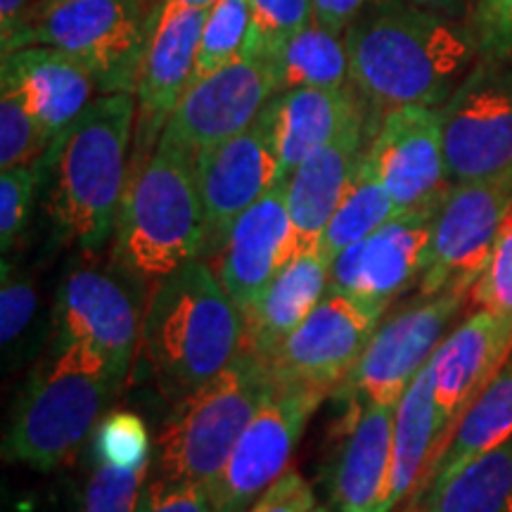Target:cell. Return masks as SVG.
I'll return each instance as SVG.
<instances>
[{
    "label": "cell",
    "mask_w": 512,
    "mask_h": 512,
    "mask_svg": "<svg viewBox=\"0 0 512 512\" xmlns=\"http://www.w3.org/2000/svg\"><path fill=\"white\" fill-rule=\"evenodd\" d=\"M351 86L375 107H444L479 60L470 24L408 0L370 5L344 34Z\"/></svg>",
    "instance_id": "1"
},
{
    "label": "cell",
    "mask_w": 512,
    "mask_h": 512,
    "mask_svg": "<svg viewBox=\"0 0 512 512\" xmlns=\"http://www.w3.org/2000/svg\"><path fill=\"white\" fill-rule=\"evenodd\" d=\"M136 119V95H100L46 152L53 169L48 211L57 238L86 256H100L112 245L131 174Z\"/></svg>",
    "instance_id": "2"
},
{
    "label": "cell",
    "mask_w": 512,
    "mask_h": 512,
    "mask_svg": "<svg viewBox=\"0 0 512 512\" xmlns=\"http://www.w3.org/2000/svg\"><path fill=\"white\" fill-rule=\"evenodd\" d=\"M245 313L207 259L157 280L145 297L140 351L171 401L221 375L245 351Z\"/></svg>",
    "instance_id": "3"
},
{
    "label": "cell",
    "mask_w": 512,
    "mask_h": 512,
    "mask_svg": "<svg viewBox=\"0 0 512 512\" xmlns=\"http://www.w3.org/2000/svg\"><path fill=\"white\" fill-rule=\"evenodd\" d=\"M124 382L86 344L53 342L17 396L3 458L38 472L72 463L112 408Z\"/></svg>",
    "instance_id": "4"
},
{
    "label": "cell",
    "mask_w": 512,
    "mask_h": 512,
    "mask_svg": "<svg viewBox=\"0 0 512 512\" xmlns=\"http://www.w3.org/2000/svg\"><path fill=\"white\" fill-rule=\"evenodd\" d=\"M204 204L197 155L159 138L145 162L131 166L110 259L145 287L202 256Z\"/></svg>",
    "instance_id": "5"
},
{
    "label": "cell",
    "mask_w": 512,
    "mask_h": 512,
    "mask_svg": "<svg viewBox=\"0 0 512 512\" xmlns=\"http://www.w3.org/2000/svg\"><path fill=\"white\" fill-rule=\"evenodd\" d=\"M275 382L266 363L245 349L214 380L181 396L152 441L150 477L214 484Z\"/></svg>",
    "instance_id": "6"
},
{
    "label": "cell",
    "mask_w": 512,
    "mask_h": 512,
    "mask_svg": "<svg viewBox=\"0 0 512 512\" xmlns=\"http://www.w3.org/2000/svg\"><path fill=\"white\" fill-rule=\"evenodd\" d=\"M157 8H150L147 0H64L43 5L5 38L3 55L27 46L60 48L93 74L100 95H136Z\"/></svg>",
    "instance_id": "7"
},
{
    "label": "cell",
    "mask_w": 512,
    "mask_h": 512,
    "mask_svg": "<svg viewBox=\"0 0 512 512\" xmlns=\"http://www.w3.org/2000/svg\"><path fill=\"white\" fill-rule=\"evenodd\" d=\"M143 283L98 256L83 254L62 275L53 304V342L86 344L100 354L112 373L126 382L143 332Z\"/></svg>",
    "instance_id": "8"
},
{
    "label": "cell",
    "mask_w": 512,
    "mask_h": 512,
    "mask_svg": "<svg viewBox=\"0 0 512 512\" xmlns=\"http://www.w3.org/2000/svg\"><path fill=\"white\" fill-rule=\"evenodd\" d=\"M470 290L446 287L418 294L380 320L366 351L330 396L344 403L396 406L403 392L432 361Z\"/></svg>",
    "instance_id": "9"
},
{
    "label": "cell",
    "mask_w": 512,
    "mask_h": 512,
    "mask_svg": "<svg viewBox=\"0 0 512 512\" xmlns=\"http://www.w3.org/2000/svg\"><path fill=\"white\" fill-rule=\"evenodd\" d=\"M512 209V164L498 174L451 183L434 216L418 294L472 290Z\"/></svg>",
    "instance_id": "10"
},
{
    "label": "cell",
    "mask_w": 512,
    "mask_h": 512,
    "mask_svg": "<svg viewBox=\"0 0 512 512\" xmlns=\"http://www.w3.org/2000/svg\"><path fill=\"white\" fill-rule=\"evenodd\" d=\"M448 181L463 183L512 164V60L479 57L441 107Z\"/></svg>",
    "instance_id": "11"
},
{
    "label": "cell",
    "mask_w": 512,
    "mask_h": 512,
    "mask_svg": "<svg viewBox=\"0 0 512 512\" xmlns=\"http://www.w3.org/2000/svg\"><path fill=\"white\" fill-rule=\"evenodd\" d=\"M384 318L377 306L328 290L268 363L278 387H306L330 396L366 351Z\"/></svg>",
    "instance_id": "12"
},
{
    "label": "cell",
    "mask_w": 512,
    "mask_h": 512,
    "mask_svg": "<svg viewBox=\"0 0 512 512\" xmlns=\"http://www.w3.org/2000/svg\"><path fill=\"white\" fill-rule=\"evenodd\" d=\"M328 396L306 387H278L242 434L226 467L209 486L214 512H247L290 470L311 415Z\"/></svg>",
    "instance_id": "13"
},
{
    "label": "cell",
    "mask_w": 512,
    "mask_h": 512,
    "mask_svg": "<svg viewBox=\"0 0 512 512\" xmlns=\"http://www.w3.org/2000/svg\"><path fill=\"white\" fill-rule=\"evenodd\" d=\"M278 178L273 105L238 136L197 152V183L204 204V247L200 259L219 256L233 223L240 219Z\"/></svg>",
    "instance_id": "14"
},
{
    "label": "cell",
    "mask_w": 512,
    "mask_h": 512,
    "mask_svg": "<svg viewBox=\"0 0 512 512\" xmlns=\"http://www.w3.org/2000/svg\"><path fill=\"white\" fill-rule=\"evenodd\" d=\"M207 10L190 8L176 0L159 3L138 76V119L131 166L150 157L166 121L192 83Z\"/></svg>",
    "instance_id": "15"
},
{
    "label": "cell",
    "mask_w": 512,
    "mask_h": 512,
    "mask_svg": "<svg viewBox=\"0 0 512 512\" xmlns=\"http://www.w3.org/2000/svg\"><path fill=\"white\" fill-rule=\"evenodd\" d=\"M278 93L271 64L240 55L192 81L162 133L197 155L252 126Z\"/></svg>",
    "instance_id": "16"
},
{
    "label": "cell",
    "mask_w": 512,
    "mask_h": 512,
    "mask_svg": "<svg viewBox=\"0 0 512 512\" xmlns=\"http://www.w3.org/2000/svg\"><path fill=\"white\" fill-rule=\"evenodd\" d=\"M439 204L441 197L425 207L396 214L366 240L335 256L330 264V290L387 311L396 297L420 280Z\"/></svg>",
    "instance_id": "17"
},
{
    "label": "cell",
    "mask_w": 512,
    "mask_h": 512,
    "mask_svg": "<svg viewBox=\"0 0 512 512\" xmlns=\"http://www.w3.org/2000/svg\"><path fill=\"white\" fill-rule=\"evenodd\" d=\"M368 157L392 195L396 214L437 202L451 185L439 107L403 105L384 112Z\"/></svg>",
    "instance_id": "18"
},
{
    "label": "cell",
    "mask_w": 512,
    "mask_h": 512,
    "mask_svg": "<svg viewBox=\"0 0 512 512\" xmlns=\"http://www.w3.org/2000/svg\"><path fill=\"white\" fill-rule=\"evenodd\" d=\"M510 354L512 316L489 309H477L439 344L430 361L439 422L437 458L470 403L494 380Z\"/></svg>",
    "instance_id": "19"
},
{
    "label": "cell",
    "mask_w": 512,
    "mask_h": 512,
    "mask_svg": "<svg viewBox=\"0 0 512 512\" xmlns=\"http://www.w3.org/2000/svg\"><path fill=\"white\" fill-rule=\"evenodd\" d=\"M302 249L287 207V181H275L230 228L216 275L242 311ZM211 261V264H214Z\"/></svg>",
    "instance_id": "20"
},
{
    "label": "cell",
    "mask_w": 512,
    "mask_h": 512,
    "mask_svg": "<svg viewBox=\"0 0 512 512\" xmlns=\"http://www.w3.org/2000/svg\"><path fill=\"white\" fill-rule=\"evenodd\" d=\"M344 439L328 467V498L335 512H382L392 477L396 406L349 403Z\"/></svg>",
    "instance_id": "21"
},
{
    "label": "cell",
    "mask_w": 512,
    "mask_h": 512,
    "mask_svg": "<svg viewBox=\"0 0 512 512\" xmlns=\"http://www.w3.org/2000/svg\"><path fill=\"white\" fill-rule=\"evenodd\" d=\"M0 88L17 95L46 128L50 140L62 136L91 105L93 74L83 64L50 46H27L3 55Z\"/></svg>",
    "instance_id": "22"
},
{
    "label": "cell",
    "mask_w": 512,
    "mask_h": 512,
    "mask_svg": "<svg viewBox=\"0 0 512 512\" xmlns=\"http://www.w3.org/2000/svg\"><path fill=\"white\" fill-rule=\"evenodd\" d=\"M368 145L366 112H358L328 145L306 157L287 178V207L302 249L318 245Z\"/></svg>",
    "instance_id": "23"
},
{
    "label": "cell",
    "mask_w": 512,
    "mask_h": 512,
    "mask_svg": "<svg viewBox=\"0 0 512 512\" xmlns=\"http://www.w3.org/2000/svg\"><path fill=\"white\" fill-rule=\"evenodd\" d=\"M330 290V261L318 245L299 249L292 261L245 309V349L261 363H271L283 342Z\"/></svg>",
    "instance_id": "24"
},
{
    "label": "cell",
    "mask_w": 512,
    "mask_h": 512,
    "mask_svg": "<svg viewBox=\"0 0 512 512\" xmlns=\"http://www.w3.org/2000/svg\"><path fill=\"white\" fill-rule=\"evenodd\" d=\"M354 91L349 86L292 88L275 95L271 105L280 181H287L306 157L328 145L358 112H363Z\"/></svg>",
    "instance_id": "25"
},
{
    "label": "cell",
    "mask_w": 512,
    "mask_h": 512,
    "mask_svg": "<svg viewBox=\"0 0 512 512\" xmlns=\"http://www.w3.org/2000/svg\"><path fill=\"white\" fill-rule=\"evenodd\" d=\"M439 448L434 370L427 363L396 403L392 477L382 512H392L418 484H425Z\"/></svg>",
    "instance_id": "26"
},
{
    "label": "cell",
    "mask_w": 512,
    "mask_h": 512,
    "mask_svg": "<svg viewBox=\"0 0 512 512\" xmlns=\"http://www.w3.org/2000/svg\"><path fill=\"white\" fill-rule=\"evenodd\" d=\"M512 434V354L498 375L484 387V392L470 403L463 418L451 432L446 446L441 448L437 463L432 465L425 479V489H432L448 477H453L460 467L482 456Z\"/></svg>",
    "instance_id": "27"
},
{
    "label": "cell",
    "mask_w": 512,
    "mask_h": 512,
    "mask_svg": "<svg viewBox=\"0 0 512 512\" xmlns=\"http://www.w3.org/2000/svg\"><path fill=\"white\" fill-rule=\"evenodd\" d=\"M425 512H512V434L427 489Z\"/></svg>",
    "instance_id": "28"
},
{
    "label": "cell",
    "mask_w": 512,
    "mask_h": 512,
    "mask_svg": "<svg viewBox=\"0 0 512 512\" xmlns=\"http://www.w3.org/2000/svg\"><path fill=\"white\" fill-rule=\"evenodd\" d=\"M268 64L280 93L292 88H344L351 81L347 41L318 22L290 38Z\"/></svg>",
    "instance_id": "29"
},
{
    "label": "cell",
    "mask_w": 512,
    "mask_h": 512,
    "mask_svg": "<svg viewBox=\"0 0 512 512\" xmlns=\"http://www.w3.org/2000/svg\"><path fill=\"white\" fill-rule=\"evenodd\" d=\"M396 216V207L392 195H389L384 183L377 176L368 152L358 164L354 178H351L342 202L332 214L318 240V249L325 259L330 261L339 256L344 249L366 240L370 233L384 226Z\"/></svg>",
    "instance_id": "30"
},
{
    "label": "cell",
    "mask_w": 512,
    "mask_h": 512,
    "mask_svg": "<svg viewBox=\"0 0 512 512\" xmlns=\"http://www.w3.org/2000/svg\"><path fill=\"white\" fill-rule=\"evenodd\" d=\"M46 330L41 325V304H38L36 280L29 271H22L3 256L0 273V347H3L5 368L34 358L41 351Z\"/></svg>",
    "instance_id": "31"
},
{
    "label": "cell",
    "mask_w": 512,
    "mask_h": 512,
    "mask_svg": "<svg viewBox=\"0 0 512 512\" xmlns=\"http://www.w3.org/2000/svg\"><path fill=\"white\" fill-rule=\"evenodd\" d=\"M311 22L313 0H249V31L242 55L271 62Z\"/></svg>",
    "instance_id": "32"
},
{
    "label": "cell",
    "mask_w": 512,
    "mask_h": 512,
    "mask_svg": "<svg viewBox=\"0 0 512 512\" xmlns=\"http://www.w3.org/2000/svg\"><path fill=\"white\" fill-rule=\"evenodd\" d=\"M249 31V0H216L204 19L192 81L238 60Z\"/></svg>",
    "instance_id": "33"
},
{
    "label": "cell",
    "mask_w": 512,
    "mask_h": 512,
    "mask_svg": "<svg viewBox=\"0 0 512 512\" xmlns=\"http://www.w3.org/2000/svg\"><path fill=\"white\" fill-rule=\"evenodd\" d=\"M50 143L53 140L29 107L8 88H0V169L36 162Z\"/></svg>",
    "instance_id": "34"
},
{
    "label": "cell",
    "mask_w": 512,
    "mask_h": 512,
    "mask_svg": "<svg viewBox=\"0 0 512 512\" xmlns=\"http://www.w3.org/2000/svg\"><path fill=\"white\" fill-rule=\"evenodd\" d=\"M152 463L117 465L93 458V472L83 494V512H136L140 491Z\"/></svg>",
    "instance_id": "35"
},
{
    "label": "cell",
    "mask_w": 512,
    "mask_h": 512,
    "mask_svg": "<svg viewBox=\"0 0 512 512\" xmlns=\"http://www.w3.org/2000/svg\"><path fill=\"white\" fill-rule=\"evenodd\" d=\"M43 166H46V155L36 162L5 169L0 176V247H3V256L15 249L17 240L27 228L31 204H34L38 183L43 178Z\"/></svg>",
    "instance_id": "36"
},
{
    "label": "cell",
    "mask_w": 512,
    "mask_h": 512,
    "mask_svg": "<svg viewBox=\"0 0 512 512\" xmlns=\"http://www.w3.org/2000/svg\"><path fill=\"white\" fill-rule=\"evenodd\" d=\"M93 458L117 465L152 463V441L143 418L131 411L107 413L95 430Z\"/></svg>",
    "instance_id": "37"
},
{
    "label": "cell",
    "mask_w": 512,
    "mask_h": 512,
    "mask_svg": "<svg viewBox=\"0 0 512 512\" xmlns=\"http://www.w3.org/2000/svg\"><path fill=\"white\" fill-rule=\"evenodd\" d=\"M472 302L477 309H489L512 316V209L498 235L494 252L484 273L472 285Z\"/></svg>",
    "instance_id": "38"
},
{
    "label": "cell",
    "mask_w": 512,
    "mask_h": 512,
    "mask_svg": "<svg viewBox=\"0 0 512 512\" xmlns=\"http://www.w3.org/2000/svg\"><path fill=\"white\" fill-rule=\"evenodd\" d=\"M470 27L475 31L479 57L512 60V0H477Z\"/></svg>",
    "instance_id": "39"
},
{
    "label": "cell",
    "mask_w": 512,
    "mask_h": 512,
    "mask_svg": "<svg viewBox=\"0 0 512 512\" xmlns=\"http://www.w3.org/2000/svg\"><path fill=\"white\" fill-rule=\"evenodd\" d=\"M136 512H214L207 484L147 477Z\"/></svg>",
    "instance_id": "40"
},
{
    "label": "cell",
    "mask_w": 512,
    "mask_h": 512,
    "mask_svg": "<svg viewBox=\"0 0 512 512\" xmlns=\"http://www.w3.org/2000/svg\"><path fill=\"white\" fill-rule=\"evenodd\" d=\"M313 508H316V496L311 484L302 477V472L287 470L256 498L247 512H311Z\"/></svg>",
    "instance_id": "41"
},
{
    "label": "cell",
    "mask_w": 512,
    "mask_h": 512,
    "mask_svg": "<svg viewBox=\"0 0 512 512\" xmlns=\"http://www.w3.org/2000/svg\"><path fill=\"white\" fill-rule=\"evenodd\" d=\"M380 0H313V22L344 36L351 24Z\"/></svg>",
    "instance_id": "42"
},
{
    "label": "cell",
    "mask_w": 512,
    "mask_h": 512,
    "mask_svg": "<svg viewBox=\"0 0 512 512\" xmlns=\"http://www.w3.org/2000/svg\"><path fill=\"white\" fill-rule=\"evenodd\" d=\"M41 0H0V38H10L19 24L38 8Z\"/></svg>",
    "instance_id": "43"
},
{
    "label": "cell",
    "mask_w": 512,
    "mask_h": 512,
    "mask_svg": "<svg viewBox=\"0 0 512 512\" xmlns=\"http://www.w3.org/2000/svg\"><path fill=\"white\" fill-rule=\"evenodd\" d=\"M408 3L418 5V8L439 12V15L446 17H458L463 15L465 10L475 8L477 0H408Z\"/></svg>",
    "instance_id": "44"
},
{
    "label": "cell",
    "mask_w": 512,
    "mask_h": 512,
    "mask_svg": "<svg viewBox=\"0 0 512 512\" xmlns=\"http://www.w3.org/2000/svg\"><path fill=\"white\" fill-rule=\"evenodd\" d=\"M176 3L190 5V8H211V5H214L216 0H176Z\"/></svg>",
    "instance_id": "45"
},
{
    "label": "cell",
    "mask_w": 512,
    "mask_h": 512,
    "mask_svg": "<svg viewBox=\"0 0 512 512\" xmlns=\"http://www.w3.org/2000/svg\"><path fill=\"white\" fill-rule=\"evenodd\" d=\"M55 3H64V0H41V3H38V8H43V5H55Z\"/></svg>",
    "instance_id": "46"
},
{
    "label": "cell",
    "mask_w": 512,
    "mask_h": 512,
    "mask_svg": "<svg viewBox=\"0 0 512 512\" xmlns=\"http://www.w3.org/2000/svg\"><path fill=\"white\" fill-rule=\"evenodd\" d=\"M311 512H330V508H323V505H316Z\"/></svg>",
    "instance_id": "47"
}]
</instances>
